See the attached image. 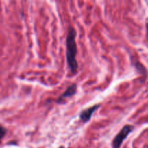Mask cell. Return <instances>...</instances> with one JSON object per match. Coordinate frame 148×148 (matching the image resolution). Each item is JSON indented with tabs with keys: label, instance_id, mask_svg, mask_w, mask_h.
Returning a JSON list of instances; mask_svg holds the SVG:
<instances>
[{
	"label": "cell",
	"instance_id": "obj_1",
	"mask_svg": "<svg viewBox=\"0 0 148 148\" xmlns=\"http://www.w3.org/2000/svg\"><path fill=\"white\" fill-rule=\"evenodd\" d=\"M77 31L75 27L69 26L68 27L66 38V58L68 68L72 75L77 72L78 63L77 61V46L76 43Z\"/></svg>",
	"mask_w": 148,
	"mask_h": 148
},
{
	"label": "cell",
	"instance_id": "obj_2",
	"mask_svg": "<svg viewBox=\"0 0 148 148\" xmlns=\"http://www.w3.org/2000/svg\"><path fill=\"white\" fill-rule=\"evenodd\" d=\"M134 126L127 124L122 127L119 132L115 136L112 141V148H120L123 142L127 138L129 135L134 131Z\"/></svg>",
	"mask_w": 148,
	"mask_h": 148
},
{
	"label": "cell",
	"instance_id": "obj_3",
	"mask_svg": "<svg viewBox=\"0 0 148 148\" xmlns=\"http://www.w3.org/2000/svg\"><path fill=\"white\" fill-rule=\"evenodd\" d=\"M101 106V105L100 103L95 104V105L92 106L90 107H88V108H85V109L82 110V111L79 114V119L84 124H86V123L89 122L90 120L92 118V115H93L94 113Z\"/></svg>",
	"mask_w": 148,
	"mask_h": 148
},
{
	"label": "cell",
	"instance_id": "obj_4",
	"mask_svg": "<svg viewBox=\"0 0 148 148\" xmlns=\"http://www.w3.org/2000/svg\"><path fill=\"white\" fill-rule=\"evenodd\" d=\"M77 92V85L76 83L71 84V85L66 88V90L58 98L56 103H61L64 100L66 99V98H71V97L76 95Z\"/></svg>",
	"mask_w": 148,
	"mask_h": 148
},
{
	"label": "cell",
	"instance_id": "obj_5",
	"mask_svg": "<svg viewBox=\"0 0 148 148\" xmlns=\"http://www.w3.org/2000/svg\"><path fill=\"white\" fill-rule=\"evenodd\" d=\"M131 63L132 64V66L135 68L136 70L137 71L140 75H141L142 76L146 77V75H147V70H146V68L145 67L144 65L141 63L140 62H139L137 60V59L132 56L131 57Z\"/></svg>",
	"mask_w": 148,
	"mask_h": 148
},
{
	"label": "cell",
	"instance_id": "obj_6",
	"mask_svg": "<svg viewBox=\"0 0 148 148\" xmlns=\"http://www.w3.org/2000/svg\"><path fill=\"white\" fill-rule=\"evenodd\" d=\"M7 132V129H6L5 127H2V126H0V143H1L3 137L6 135Z\"/></svg>",
	"mask_w": 148,
	"mask_h": 148
}]
</instances>
